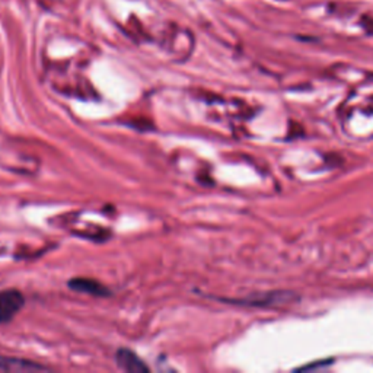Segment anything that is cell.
Here are the masks:
<instances>
[{"instance_id": "cell-4", "label": "cell", "mask_w": 373, "mask_h": 373, "mask_svg": "<svg viewBox=\"0 0 373 373\" xmlns=\"http://www.w3.org/2000/svg\"><path fill=\"white\" fill-rule=\"evenodd\" d=\"M44 367L35 365L28 361H19V358L0 357V370L8 372H31V370H43Z\"/></svg>"}, {"instance_id": "cell-2", "label": "cell", "mask_w": 373, "mask_h": 373, "mask_svg": "<svg viewBox=\"0 0 373 373\" xmlns=\"http://www.w3.org/2000/svg\"><path fill=\"white\" fill-rule=\"evenodd\" d=\"M115 361H117L118 367L126 370V372H131V373L149 372V367L143 363L142 358L128 349H119L117 352Z\"/></svg>"}, {"instance_id": "cell-1", "label": "cell", "mask_w": 373, "mask_h": 373, "mask_svg": "<svg viewBox=\"0 0 373 373\" xmlns=\"http://www.w3.org/2000/svg\"><path fill=\"white\" fill-rule=\"evenodd\" d=\"M25 305V298L19 290L10 289L0 291V324H5L15 316Z\"/></svg>"}, {"instance_id": "cell-3", "label": "cell", "mask_w": 373, "mask_h": 373, "mask_svg": "<svg viewBox=\"0 0 373 373\" xmlns=\"http://www.w3.org/2000/svg\"><path fill=\"white\" fill-rule=\"evenodd\" d=\"M69 287L79 293H89L95 296H106L110 295V290L104 287L101 283L92 278H72L69 282Z\"/></svg>"}]
</instances>
